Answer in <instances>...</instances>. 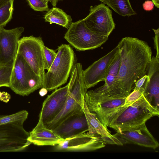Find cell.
I'll return each mask as SVG.
<instances>
[{"label": "cell", "mask_w": 159, "mask_h": 159, "mask_svg": "<svg viewBox=\"0 0 159 159\" xmlns=\"http://www.w3.org/2000/svg\"><path fill=\"white\" fill-rule=\"evenodd\" d=\"M117 46L120 57L118 73L113 84L100 91L115 98H126L137 81L146 75L152 52L146 42L136 38H123Z\"/></svg>", "instance_id": "1"}, {"label": "cell", "mask_w": 159, "mask_h": 159, "mask_svg": "<svg viewBox=\"0 0 159 159\" xmlns=\"http://www.w3.org/2000/svg\"><path fill=\"white\" fill-rule=\"evenodd\" d=\"M159 115V109L151 105L143 94L130 105L120 111L110 121L108 127L116 132L130 129Z\"/></svg>", "instance_id": "2"}, {"label": "cell", "mask_w": 159, "mask_h": 159, "mask_svg": "<svg viewBox=\"0 0 159 159\" xmlns=\"http://www.w3.org/2000/svg\"><path fill=\"white\" fill-rule=\"evenodd\" d=\"M56 57L43 78V87L50 91L66 83L75 63V56L71 47L61 44L57 48Z\"/></svg>", "instance_id": "3"}, {"label": "cell", "mask_w": 159, "mask_h": 159, "mask_svg": "<svg viewBox=\"0 0 159 159\" xmlns=\"http://www.w3.org/2000/svg\"><path fill=\"white\" fill-rule=\"evenodd\" d=\"M9 87L22 96H28L43 87V77L37 75L18 53L13 65Z\"/></svg>", "instance_id": "4"}, {"label": "cell", "mask_w": 159, "mask_h": 159, "mask_svg": "<svg viewBox=\"0 0 159 159\" xmlns=\"http://www.w3.org/2000/svg\"><path fill=\"white\" fill-rule=\"evenodd\" d=\"M125 98H115L94 90L87 92L84 101L89 111L95 113L102 123L107 127L113 116L120 111L127 107L123 105Z\"/></svg>", "instance_id": "5"}, {"label": "cell", "mask_w": 159, "mask_h": 159, "mask_svg": "<svg viewBox=\"0 0 159 159\" xmlns=\"http://www.w3.org/2000/svg\"><path fill=\"white\" fill-rule=\"evenodd\" d=\"M65 39L77 51L94 49L100 47L108 36L98 34L91 30L83 19L72 22L65 33Z\"/></svg>", "instance_id": "6"}, {"label": "cell", "mask_w": 159, "mask_h": 159, "mask_svg": "<svg viewBox=\"0 0 159 159\" xmlns=\"http://www.w3.org/2000/svg\"><path fill=\"white\" fill-rule=\"evenodd\" d=\"M45 46L41 37H23L19 41L18 53L20 54L38 75L45 74Z\"/></svg>", "instance_id": "7"}, {"label": "cell", "mask_w": 159, "mask_h": 159, "mask_svg": "<svg viewBox=\"0 0 159 159\" xmlns=\"http://www.w3.org/2000/svg\"><path fill=\"white\" fill-rule=\"evenodd\" d=\"M23 124L16 123L0 125V152H17L24 150L31 143L30 132Z\"/></svg>", "instance_id": "8"}, {"label": "cell", "mask_w": 159, "mask_h": 159, "mask_svg": "<svg viewBox=\"0 0 159 159\" xmlns=\"http://www.w3.org/2000/svg\"><path fill=\"white\" fill-rule=\"evenodd\" d=\"M88 15L83 20L87 26L100 35L109 36L115 29L112 12L103 3L91 6Z\"/></svg>", "instance_id": "9"}, {"label": "cell", "mask_w": 159, "mask_h": 159, "mask_svg": "<svg viewBox=\"0 0 159 159\" xmlns=\"http://www.w3.org/2000/svg\"><path fill=\"white\" fill-rule=\"evenodd\" d=\"M22 27L7 30L0 28V65H13L18 53Z\"/></svg>", "instance_id": "10"}, {"label": "cell", "mask_w": 159, "mask_h": 159, "mask_svg": "<svg viewBox=\"0 0 159 159\" xmlns=\"http://www.w3.org/2000/svg\"><path fill=\"white\" fill-rule=\"evenodd\" d=\"M106 144L100 135L84 133L64 140L54 149L59 152L90 151L104 148Z\"/></svg>", "instance_id": "11"}, {"label": "cell", "mask_w": 159, "mask_h": 159, "mask_svg": "<svg viewBox=\"0 0 159 159\" xmlns=\"http://www.w3.org/2000/svg\"><path fill=\"white\" fill-rule=\"evenodd\" d=\"M68 95L60 113L51 121L45 124L47 128L53 130L69 117L84 112L85 92L75 87L68 88Z\"/></svg>", "instance_id": "12"}, {"label": "cell", "mask_w": 159, "mask_h": 159, "mask_svg": "<svg viewBox=\"0 0 159 159\" xmlns=\"http://www.w3.org/2000/svg\"><path fill=\"white\" fill-rule=\"evenodd\" d=\"M119 52L117 46L83 70L84 79L87 89L94 86L101 81H105L109 66Z\"/></svg>", "instance_id": "13"}, {"label": "cell", "mask_w": 159, "mask_h": 159, "mask_svg": "<svg viewBox=\"0 0 159 159\" xmlns=\"http://www.w3.org/2000/svg\"><path fill=\"white\" fill-rule=\"evenodd\" d=\"M68 84L57 88L43 102L39 118L44 125L53 120L63 108L68 95Z\"/></svg>", "instance_id": "14"}, {"label": "cell", "mask_w": 159, "mask_h": 159, "mask_svg": "<svg viewBox=\"0 0 159 159\" xmlns=\"http://www.w3.org/2000/svg\"><path fill=\"white\" fill-rule=\"evenodd\" d=\"M122 145L134 144L155 149L159 143L148 129L145 123L129 130L117 131L113 134Z\"/></svg>", "instance_id": "15"}, {"label": "cell", "mask_w": 159, "mask_h": 159, "mask_svg": "<svg viewBox=\"0 0 159 159\" xmlns=\"http://www.w3.org/2000/svg\"><path fill=\"white\" fill-rule=\"evenodd\" d=\"M52 130L63 140L85 133L88 128L84 112L69 117Z\"/></svg>", "instance_id": "16"}, {"label": "cell", "mask_w": 159, "mask_h": 159, "mask_svg": "<svg viewBox=\"0 0 159 159\" xmlns=\"http://www.w3.org/2000/svg\"><path fill=\"white\" fill-rule=\"evenodd\" d=\"M147 75L149 80L144 88L143 95L152 105H159V58L152 57Z\"/></svg>", "instance_id": "17"}, {"label": "cell", "mask_w": 159, "mask_h": 159, "mask_svg": "<svg viewBox=\"0 0 159 159\" xmlns=\"http://www.w3.org/2000/svg\"><path fill=\"white\" fill-rule=\"evenodd\" d=\"M83 109L88 126L87 134L92 136L100 135L107 144L122 145L117 138L111 134L107 127L100 121L96 114L89 111L84 101Z\"/></svg>", "instance_id": "18"}, {"label": "cell", "mask_w": 159, "mask_h": 159, "mask_svg": "<svg viewBox=\"0 0 159 159\" xmlns=\"http://www.w3.org/2000/svg\"><path fill=\"white\" fill-rule=\"evenodd\" d=\"M28 140L37 146H55L64 140L53 130L47 128L39 119L35 127L30 132Z\"/></svg>", "instance_id": "19"}, {"label": "cell", "mask_w": 159, "mask_h": 159, "mask_svg": "<svg viewBox=\"0 0 159 159\" xmlns=\"http://www.w3.org/2000/svg\"><path fill=\"white\" fill-rule=\"evenodd\" d=\"M45 21L50 24L55 23L61 25L67 29L72 22L71 16L67 14L62 9L54 7L49 9L45 15Z\"/></svg>", "instance_id": "20"}, {"label": "cell", "mask_w": 159, "mask_h": 159, "mask_svg": "<svg viewBox=\"0 0 159 159\" xmlns=\"http://www.w3.org/2000/svg\"><path fill=\"white\" fill-rule=\"evenodd\" d=\"M102 2L120 16H130L136 14L129 0H104Z\"/></svg>", "instance_id": "21"}, {"label": "cell", "mask_w": 159, "mask_h": 159, "mask_svg": "<svg viewBox=\"0 0 159 159\" xmlns=\"http://www.w3.org/2000/svg\"><path fill=\"white\" fill-rule=\"evenodd\" d=\"M120 63V57L119 52L109 66L105 80V84L97 88L98 89L105 91L113 84L118 73Z\"/></svg>", "instance_id": "22"}, {"label": "cell", "mask_w": 159, "mask_h": 159, "mask_svg": "<svg viewBox=\"0 0 159 159\" xmlns=\"http://www.w3.org/2000/svg\"><path fill=\"white\" fill-rule=\"evenodd\" d=\"M28 116V112L25 110L9 115H0V125L11 123L23 124Z\"/></svg>", "instance_id": "23"}, {"label": "cell", "mask_w": 159, "mask_h": 159, "mask_svg": "<svg viewBox=\"0 0 159 159\" xmlns=\"http://www.w3.org/2000/svg\"><path fill=\"white\" fill-rule=\"evenodd\" d=\"M14 0H11L0 7V28L4 27L11 19Z\"/></svg>", "instance_id": "24"}, {"label": "cell", "mask_w": 159, "mask_h": 159, "mask_svg": "<svg viewBox=\"0 0 159 159\" xmlns=\"http://www.w3.org/2000/svg\"><path fill=\"white\" fill-rule=\"evenodd\" d=\"M13 65H0V87H9Z\"/></svg>", "instance_id": "25"}, {"label": "cell", "mask_w": 159, "mask_h": 159, "mask_svg": "<svg viewBox=\"0 0 159 159\" xmlns=\"http://www.w3.org/2000/svg\"><path fill=\"white\" fill-rule=\"evenodd\" d=\"M30 7L34 10L48 11L49 9L48 2L46 0H26Z\"/></svg>", "instance_id": "26"}, {"label": "cell", "mask_w": 159, "mask_h": 159, "mask_svg": "<svg viewBox=\"0 0 159 159\" xmlns=\"http://www.w3.org/2000/svg\"><path fill=\"white\" fill-rule=\"evenodd\" d=\"M44 51L45 60V69L48 70L55 59L57 53L55 50L45 46Z\"/></svg>", "instance_id": "27"}, {"label": "cell", "mask_w": 159, "mask_h": 159, "mask_svg": "<svg viewBox=\"0 0 159 159\" xmlns=\"http://www.w3.org/2000/svg\"><path fill=\"white\" fill-rule=\"evenodd\" d=\"M143 88H141L138 90H133L126 97L125 104L123 105L128 106L133 103L140 98L143 94Z\"/></svg>", "instance_id": "28"}, {"label": "cell", "mask_w": 159, "mask_h": 159, "mask_svg": "<svg viewBox=\"0 0 159 159\" xmlns=\"http://www.w3.org/2000/svg\"><path fill=\"white\" fill-rule=\"evenodd\" d=\"M152 30L155 33V36L154 38V47L156 50L157 52L156 57L159 58V29L158 28L157 29Z\"/></svg>", "instance_id": "29"}, {"label": "cell", "mask_w": 159, "mask_h": 159, "mask_svg": "<svg viewBox=\"0 0 159 159\" xmlns=\"http://www.w3.org/2000/svg\"><path fill=\"white\" fill-rule=\"evenodd\" d=\"M148 77V75H145L138 80L135 83L133 90H138L141 88H143Z\"/></svg>", "instance_id": "30"}, {"label": "cell", "mask_w": 159, "mask_h": 159, "mask_svg": "<svg viewBox=\"0 0 159 159\" xmlns=\"http://www.w3.org/2000/svg\"><path fill=\"white\" fill-rule=\"evenodd\" d=\"M143 6L145 10L150 11L153 9L154 4L152 0H146L143 4Z\"/></svg>", "instance_id": "31"}, {"label": "cell", "mask_w": 159, "mask_h": 159, "mask_svg": "<svg viewBox=\"0 0 159 159\" xmlns=\"http://www.w3.org/2000/svg\"><path fill=\"white\" fill-rule=\"evenodd\" d=\"M42 88L39 91V94L41 96H43L47 93L48 91L44 88Z\"/></svg>", "instance_id": "32"}, {"label": "cell", "mask_w": 159, "mask_h": 159, "mask_svg": "<svg viewBox=\"0 0 159 159\" xmlns=\"http://www.w3.org/2000/svg\"><path fill=\"white\" fill-rule=\"evenodd\" d=\"M10 97V95L7 93L5 92H1L0 91V98L2 99V98H7Z\"/></svg>", "instance_id": "33"}, {"label": "cell", "mask_w": 159, "mask_h": 159, "mask_svg": "<svg viewBox=\"0 0 159 159\" xmlns=\"http://www.w3.org/2000/svg\"><path fill=\"white\" fill-rule=\"evenodd\" d=\"M50 2L53 7L57 6V4L59 0H46Z\"/></svg>", "instance_id": "34"}, {"label": "cell", "mask_w": 159, "mask_h": 159, "mask_svg": "<svg viewBox=\"0 0 159 159\" xmlns=\"http://www.w3.org/2000/svg\"><path fill=\"white\" fill-rule=\"evenodd\" d=\"M11 0H0V7L7 3Z\"/></svg>", "instance_id": "35"}, {"label": "cell", "mask_w": 159, "mask_h": 159, "mask_svg": "<svg viewBox=\"0 0 159 159\" xmlns=\"http://www.w3.org/2000/svg\"><path fill=\"white\" fill-rule=\"evenodd\" d=\"M99 1H100L101 2H102L104 0H98Z\"/></svg>", "instance_id": "36"}, {"label": "cell", "mask_w": 159, "mask_h": 159, "mask_svg": "<svg viewBox=\"0 0 159 159\" xmlns=\"http://www.w3.org/2000/svg\"></svg>", "instance_id": "37"}, {"label": "cell", "mask_w": 159, "mask_h": 159, "mask_svg": "<svg viewBox=\"0 0 159 159\" xmlns=\"http://www.w3.org/2000/svg\"></svg>", "instance_id": "38"}]
</instances>
